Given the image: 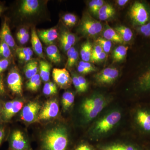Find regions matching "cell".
<instances>
[{
	"mask_svg": "<svg viewBox=\"0 0 150 150\" xmlns=\"http://www.w3.org/2000/svg\"><path fill=\"white\" fill-rule=\"evenodd\" d=\"M69 139L67 129L58 126L48 130L41 139L40 150H67Z\"/></svg>",
	"mask_w": 150,
	"mask_h": 150,
	"instance_id": "6da1fadb",
	"label": "cell"
},
{
	"mask_svg": "<svg viewBox=\"0 0 150 150\" xmlns=\"http://www.w3.org/2000/svg\"><path fill=\"white\" fill-rule=\"evenodd\" d=\"M107 99L100 94L94 95L84 100L81 110L87 121L96 118L107 104Z\"/></svg>",
	"mask_w": 150,
	"mask_h": 150,
	"instance_id": "7a4b0ae2",
	"label": "cell"
},
{
	"mask_svg": "<svg viewBox=\"0 0 150 150\" xmlns=\"http://www.w3.org/2000/svg\"><path fill=\"white\" fill-rule=\"evenodd\" d=\"M129 16L135 27L150 21V5L142 1H136L131 6Z\"/></svg>",
	"mask_w": 150,
	"mask_h": 150,
	"instance_id": "3957f363",
	"label": "cell"
},
{
	"mask_svg": "<svg viewBox=\"0 0 150 150\" xmlns=\"http://www.w3.org/2000/svg\"><path fill=\"white\" fill-rule=\"evenodd\" d=\"M121 118V112L118 110L109 112L97 121L93 128V133L96 135L106 134L119 122Z\"/></svg>",
	"mask_w": 150,
	"mask_h": 150,
	"instance_id": "277c9868",
	"label": "cell"
},
{
	"mask_svg": "<svg viewBox=\"0 0 150 150\" xmlns=\"http://www.w3.org/2000/svg\"><path fill=\"white\" fill-rule=\"evenodd\" d=\"M100 22L95 19L88 13L84 15L82 19L79 29L84 35L94 36L99 34L103 30Z\"/></svg>",
	"mask_w": 150,
	"mask_h": 150,
	"instance_id": "5b68a950",
	"label": "cell"
},
{
	"mask_svg": "<svg viewBox=\"0 0 150 150\" xmlns=\"http://www.w3.org/2000/svg\"><path fill=\"white\" fill-rule=\"evenodd\" d=\"M59 112V106L56 99L49 100L41 108L38 115V120H48L55 118Z\"/></svg>",
	"mask_w": 150,
	"mask_h": 150,
	"instance_id": "8992f818",
	"label": "cell"
},
{
	"mask_svg": "<svg viewBox=\"0 0 150 150\" xmlns=\"http://www.w3.org/2000/svg\"><path fill=\"white\" fill-rule=\"evenodd\" d=\"M41 108L38 103L34 101L28 103L22 110L21 114V120L29 123L35 122L38 120Z\"/></svg>",
	"mask_w": 150,
	"mask_h": 150,
	"instance_id": "52a82bcc",
	"label": "cell"
},
{
	"mask_svg": "<svg viewBox=\"0 0 150 150\" xmlns=\"http://www.w3.org/2000/svg\"><path fill=\"white\" fill-rule=\"evenodd\" d=\"M118 76L119 71L116 68L108 67L96 74L95 79L99 84H110L116 80Z\"/></svg>",
	"mask_w": 150,
	"mask_h": 150,
	"instance_id": "ba28073f",
	"label": "cell"
},
{
	"mask_svg": "<svg viewBox=\"0 0 150 150\" xmlns=\"http://www.w3.org/2000/svg\"><path fill=\"white\" fill-rule=\"evenodd\" d=\"M7 83L9 88L13 93L22 95V80L21 76L16 68L11 69L8 75Z\"/></svg>",
	"mask_w": 150,
	"mask_h": 150,
	"instance_id": "9c48e42d",
	"label": "cell"
},
{
	"mask_svg": "<svg viewBox=\"0 0 150 150\" xmlns=\"http://www.w3.org/2000/svg\"><path fill=\"white\" fill-rule=\"evenodd\" d=\"M54 81L61 88H69L72 83V78L66 69L55 68L52 72Z\"/></svg>",
	"mask_w": 150,
	"mask_h": 150,
	"instance_id": "30bf717a",
	"label": "cell"
},
{
	"mask_svg": "<svg viewBox=\"0 0 150 150\" xmlns=\"http://www.w3.org/2000/svg\"><path fill=\"white\" fill-rule=\"evenodd\" d=\"M9 150H31L21 131L19 130L13 131L10 140Z\"/></svg>",
	"mask_w": 150,
	"mask_h": 150,
	"instance_id": "8fae6325",
	"label": "cell"
},
{
	"mask_svg": "<svg viewBox=\"0 0 150 150\" xmlns=\"http://www.w3.org/2000/svg\"><path fill=\"white\" fill-rule=\"evenodd\" d=\"M22 101L13 100L6 103L2 110L3 119L8 121L21 110L23 106Z\"/></svg>",
	"mask_w": 150,
	"mask_h": 150,
	"instance_id": "7c38bea8",
	"label": "cell"
},
{
	"mask_svg": "<svg viewBox=\"0 0 150 150\" xmlns=\"http://www.w3.org/2000/svg\"><path fill=\"white\" fill-rule=\"evenodd\" d=\"M40 5V2L38 0H24L21 4L18 12L23 16H30L37 13Z\"/></svg>",
	"mask_w": 150,
	"mask_h": 150,
	"instance_id": "4fadbf2b",
	"label": "cell"
},
{
	"mask_svg": "<svg viewBox=\"0 0 150 150\" xmlns=\"http://www.w3.org/2000/svg\"><path fill=\"white\" fill-rule=\"evenodd\" d=\"M137 124L146 132L150 133V110L141 109L136 115Z\"/></svg>",
	"mask_w": 150,
	"mask_h": 150,
	"instance_id": "5bb4252c",
	"label": "cell"
},
{
	"mask_svg": "<svg viewBox=\"0 0 150 150\" xmlns=\"http://www.w3.org/2000/svg\"><path fill=\"white\" fill-rule=\"evenodd\" d=\"M37 33L43 43L49 46L53 44L59 35L57 29L54 28L48 29L38 30Z\"/></svg>",
	"mask_w": 150,
	"mask_h": 150,
	"instance_id": "9a60e30c",
	"label": "cell"
},
{
	"mask_svg": "<svg viewBox=\"0 0 150 150\" xmlns=\"http://www.w3.org/2000/svg\"><path fill=\"white\" fill-rule=\"evenodd\" d=\"M0 40L6 43L10 48L14 49L16 46L15 41L12 35L10 28L6 19L3 23L0 31Z\"/></svg>",
	"mask_w": 150,
	"mask_h": 150,
	"instance_id": "2e32d148",
	"label": "cell"
},
{
	"mask_svg": "<svg viewBox=\"0 0 150 150\" xmlns=\"http://www.w3.org/2000/svg\"><path fill=\"white\" fill-rule=\"evenodd\" d=\"M103 37L106 40L118 43H123L122 38L115 29L110 27L108 25H105L104 30L102 33Z\"/></svg>",
	"mask_w": 150,
	"mask_h": 150,
	"instance_id": "e0dca14e",
	"label": "cell"
},
{
	"mask_svg": "<svg viewBox=\"0 0 150 150\" xmlns=\"http://www.w3.org/2000/svg\"><path fill=\"white\" fill-rule=\"evenodd\" d=\"M31 42L33 49L35 54L40 58L45 59V56L43 53L42 43L40 42L37 32L35 31V29L33 28L31 31Z\"/></svg>",
	"mask_w": 150,
	"mask_h": 150,
	"instance_id": "ac0fdd59",
	"label": "cell"
},
{
	"mask_svg": "<svg viewBox=\"0 0 150 150\" xmlns=\"http://www.w3.org/2000/svg\"><path fill=\"white\" fill-rule=\"evenodd\" d=\"M46 54L48 59L54 64H59L62 60L61 54L56 45H49L46 48Z\"/></svg>",
	"mask_w": 150,
	"mask_h": 150,
	"instance_id": "d6986e66",
	"label": "cell"
},
{
	"mask_svg": "<svg viewBox=\"0 0 150 150\" xmlns=\"http://www.w3.org/2000/svg\"><path fill=\"white\" fill-rule=\"evenodd\" d=\"M121 36L123 42H129L133 39L134 33L129 28L123 25H119L114 28Z\"/></svg>",
	"mask_w": 150,
	"mask_h": 150,
	"instance_id": "ffe728a7",
	"label": "cell"
},
{
	"mask_svg": "<svg viewBox=\"0 0 150 150\" xmlns=\"http://www.w3.org/2000/svg\"><path fill=\"white\" fill-rule=\"evenodd\" d=\"M51 68V64L46 61L41 60L39 62L40 77L44 81H49Z\"/></svg>",
	"mask_w": 150,
	"mask_h": 150,
	"instance_id": "44dd1931",
	"label": "cell"
},
{
	"mask_svg": "<svg viewBox=\"0 0 150 150\" xmlns=\"http://www.w3.org/2000/svg\"><path fill=\"white\" fill-rule=\"evenodd\" d=\"M38 71V64L35 60H30L28 62L24 68V72L25 77L30 79L37 74Z\"/></svg>",
	"mask_w": 150,
	"mask_h": 150,
	"instance_id": "7402d4cb",
	"label": "cell"
},
{
	"mask_svg": "<svg viewBox=\"0 0 150 150\" xmlns=\"http://www.w3.org/2000/svg\"><path fill=\"white\" fill-rule=\"evenodd\" d=\"M129 47L128 46H119L116 47L112 54L113 62H118L123 61L127 55Z\"/></svg>",
	"mask_w": 150,
	"mask_h": 150,
	"instance_id": "603a6c76",
	"label": "cell"
},
{
	"mask_svg": "<svg viewBox=\"0 0 150 150\" xmlns=\"http://www.w3.org/2000/svg\"><path fill=\"white\" fill-rule=\"evenodd\" d=\"M92 49V46L89 41H87L82 44L81 48L80 54L83 61L88 62L90 61Z\"/></svg>",
	"mask_w": 150,
	"mask_h": 150,
	"instance_id": "cb8c5ba5",
	"label": "cell"
},
{
	"mask_svg": "<svg viewBox=\"0 0 150 150\" xmlns=\"http://www.w3.org/2000/svg\"><path fill=\"white\" fill-rule=\"evenodd\" d=\"M75 96L71 91H66L62 97V104L64 110H68L74 101Z\"/></svg>",
	"mask_w": 150,
	"mask_h": 150,
	"instance_id": "d4e9b609",
	"label": "cell"
},
{
	"mask_svg": "<svg viewBox=\"0 0 150 150\" xmlns=\"http://www.w3.org/2000/svg\"><path fill=\"white\" fill-rule=\"evenodd\" d=\"M11 57V51L9 46L3 40H0V59H9Z\"/></svg>",
	"mask_w": 150,
	"mask_h": 150,
	"instance_id": "484cf974",
	"label": "cell"
},
{
	"mask_svg": "<svg viewBox=\"0 0 150 150\" xmlns=\"http://www.w3.org/2000/svg\"><path fill=\"white\" fill-rule=\"evenodd\" d=\"M110 150H143L138 146L134 145L116 144L105 148Z\"/></svg>",
	"mask_w": 150,
	"mask_h": 150,
	"instance_id": "4316f807",
	"label": "cell"
},
{
	"mask_svg": "<svg viewBox=\"0 0 150 150\" xmlns=\"http://www.w3.org/2000/svg\"><path fill=\"white\" fill-rule=\"evenodd\" d=\"M135 29L139 35L150 39V21L141 26L135 27Z\"/></svg>",
	"mask_w": 150,
	"mask_h": 150,
	"instance_id": "83f0119b",
	"label": "cell"
},
{
	"mask_svg": "<svg viewBox=\"0 0 150 150\" xmlns=\"http://www.w3.org/2000/svg\"><path fill=\"white\" fill-rule=\"evenodd\" d=\"M96 42L102 48L105 54L109 53L112 47V42L102 37H99L96 39Z\"/></svg>",
	"mask_w": 150,
	"mask_h": 150,
	"instance_id": "f1b7e54d",
	"label": "cell"
},
{
	"mask_svg": "<svg viewBox=\"0 0 150 150\" xmlns=\"http://www.w3.org/2000/svg\"><path fill=\"white\" fill-rule=\"evenodd\" d=\"M60 39L64 40L66 43L72 46L76 42V38L73 33L68 31L62 32L60 36Z\"/></svg>",
	"mask_w": 150,
	"mask_h": 150,
	"instance_id": "f546056e",
	"label": "cell"
},
{
	"mask_svg": "<svg viewBox=\"0 0 150 150\" xmlns=\"http://www.w3.org/2000/svg\"><path fill=\"white\" fill-rule=\"evenodd\" d=\"M64 23L69 27L74 26L77 21V18L74 14L72 13H67L62 18Z\"/></svg>",
	"mask_w": 150,
	"mask_h": 150,
	"instance_id": "4dcf8cb0",
	"label": "cell"
},
{
	"mask_svg": "<svg viewBox=\"0 0 150 150\" xmlns=\"http://www.w3.org/2000/svg\"><path fill=\"white\" fill-rule=\"evenodd\" d=\"M43 91V93L45 95H53L57 93V88L51 86L49 82L46 83L44 86Z\"/></svg>",
	"mask_w": 150,
	"mask_h": 150,
	"instance_id": "1f68e13d",
	"label": "cell"
},
{
	"mask_svg": "<svg viewBox=\"0 0 150 150\" xmlns=\"http://www.w3.org/2000/svg\"><path fill=\"white\" fill-rule=\"evenodd\" d=\"M79 57V53L77 51H76L74 54L68 57V60L66 65L67 67L69 68L73 67L77 62Z\"/></svg>",
	"mask_w": 150,
	"mask_h": 150,
	"instance_id": "d6a6232c",
	"label": "cell"
},
{
	"mask_svg": "<svg viewBox=\"0 0 150 150\" xmlns=\"http://www.w3.org/2000/svg\"><path fill=\"white\" fill-rule=\"evenodd\" d=\"M113 11H115V9L110 4H105L100 8L97 15L98 16Z\"/></svg>",
	"mask_w": 150,
	"mask_h": 150,
	"instance_id": "836d02e7",
	"label": "cell"
},
{
	"mask_svg": "<svg viewBox=\"0 0 150 150\" xmlns=\"http://www.w3.org/2000/svg\"><path fill=\"white\" fill-rule=\"evenodd\" d=\"M72 83L74 84L76 91L78 93H83L81 87L80 83L78 79V76L76 74H73L72 77Z\"/></svg>",
	"mask_w": 150,
	"mask_h": 150,
	"instance_id": "e575fe53",
	"label": "cell"
},
{
	"mask_svg": "<svg viewBox=\"0 0 150 150\" xmlns=\"http://www.w3.org/2000/svg\"><path fill=\"white\" fill-rule=\"evenodd\" d=\"M79 65H80L82 67L85 68L86 69L88 70L91 73L95 71L96 70V68L88 62H84L83 61H81L79 63Z\"/></svg>",
	"mask_w": 150,
	"mask_h": 150,
	"instance_id": "d590c367",
	"label": "cell"
},
{
	"mask_svg": "<svg viewBox=\"0 0 150 150\" xmlns=\"http://www.w3.org/2000/svg\"><path fill=\"white\" fill-rule=\"evenodd\" d=\"M78 77L80 83L83 93L85 92L87 90L88 88V83L86 80L85 78L83 77L82 76H78Z\"/></svg>",
	"mask_w": 150,
	"mask_h": 150,
	"instance_id": "8d00e7d4",
	"label": "cell"
},
{
	"mask_svg": "<svg viewBox=\"0 0 150 150\" xmlns=\"http://www.w3.org/2000/svg\"><path fill=\"white\" fill-rule=\"evenodd\" d=\"M10 64L9 59H0V74L4 71L8 67Z\"/></svg>",
	"mask_w": 150,
	"mask_h": 150,
	"instance_id": "74e56055",
	"label": "cell"
},
{
	"mask_svg": "<svg viewBox=\"0 0 150 150\" xmlns=\"http://www.w3.org/2000/svg\"><path fill=\"white\" fill-rule=\"evenodd\" d=\"M103 51L100 46L98 44H96L92 49L91 58L99 55Z\"/></svg>",
	"mask_w": 150,
	"mask_h": 150,
	"instance_id": "f35d334b",
	"label": "cell"
},
{
	"mask_svg": "<svg viewBox=\"0 0 150 150\" xmlns=\"http://www.w3.org/2000/svg\"><path fill=\"white\" fill-rule=\"evenodd\" d=\"M106 56V54L103 51L101 54L95 57H92L91 58L90 61L93 63H97V62H101L103 61Z\"/></svg>",
	"mask_w": 150,
	"mask_h": 150,
	"instance_id": "ab89813d",
	"label": "cell"
},
{
	"mask_svg": "<svg viewBox=\"0 0 150 150\" xmlns=\"http://www.w3.org/2000/svg\"><path fill=\"white\" fill-rule=\"evenodd\" d=\"M19 59L22 61L25 62H28L31 60V57L28 54L22 53V52H16Z\"/></svg>",
	"mask_w": 150,
	"mask_h": 150,
	"instance_id": "60d3db41",
	"label": "cell"
},
{
	"mask_svg": "<svg viewBox=\"0 0 150 150\" xmlns=\"http://www.w3.org/2000/svg\"><path fill=\"white\" fill-rule=\"evenodd\" d=\"M105 1L103 0H96V4L93 10L91 12L93 14H97L100 8L104 4Z\"/></svg>",
	"mask_w": 150,
	"mask_h": 150,
	"instance_id": "b9f144b4",
	"label": "cell"
},
{
	"mask_svg": "<svg viewBox=\"0 0 150 150\" xmlns=\"http://www.w3.org/2000/svg\"><path fill=\"white\" fill-rule=\"evenodd\" d=\"M16 52H22L28 54L31 57L33 55V51L29 47H18L16 48Z\"/></svg>",
	"mask_w": 150,
	"mask_h": 150,
	"instance_id": "7bdbcfd3",
	"label": "cell"
},
{
	"mask_svg": "<svg viewBox=\"0 0 150 150\" xmlns=\"http://www.w3.org/2000/svg\"><path fill=\"white\" fill-rule=\"evenodd\" d=\"M115 11H113L110 12L108 13L104 14L98 16V18L100 20L106 21L108 19H109L113 17V16L115 15Z\"/></svg>",
	"mask_w": 150,
	"mask_h": 150,
	"instance_id": "ee69618b",
	"label": "cell"
},
{
	"mask_svg": "<svg viewBox=\"0 0 150 150\" xmlns=\"http://www.w3.org/2000/svg\"><path fill=\"white\" fill-rule=\"evenodd\" d=\"M17 40H18L19 43L21 45L25 44L28 42L29 40L30 35L28 31L25 33L24 35L22 37H17Z\"/></svg>",
	"mask_w": 150,
	"mask_h": 150,
	"instance_id": "f6af8a7d",
	"label": "cell"
},
{
	"mask_svg": "<svg viewBox=\"0 0 150 150\" xmlns=\"http://www.w3.org/2000/svg\"><path fill=\"white\" fill-rule=\"evenodd\" d=\"M40 75L38 74H36L35 75V76H33L32 78L29 79V80H28V81L27 82V83H26V88H27L29 87V86H30L32 85L33 84H34L37 81L40 79Z\"/></svg>",
	"mask_w": 150,
	"mask_h": 150,
	"instance_id": "bcb514c9",
	"label": "cell"
},
{
	"mask_svg": "<svg viewBox=\"0 0 150 150\" xmlns=\"http://www.w3.org/2000/svg\"><path fill=\"white\" fill-rule=\"evenodd\" d=\"M41 80L40 79L37 81L35 83L32 85L30 86L29 87L27 88L28 89L31 91H36L39 89L40 87V85H41Z\"/></svg>",
	"mask_w": 150,
	"mask_h": 150,
	"instance_id": "7dc6e473",
	"label": "cell"
},
{
	"mask_svg": "<svg viewBox=\"0 0 150 150\" xmlns=\"http://www.w3.org/2000/svg\"><path fill=\"white\" fill-rule=\"evenodd\" d=\"M77 70L79 73L83 74H88L91 73L88 70L86 69L85 68L79 65H78Z\"/></svg>",
	"mask_w": 150,
	"mask_h": 150,
	"instance_id": "c3c4849f",
	"label": "cell"
},
{
	"mask_svg": "<svg viewBox=\"0 0 150 150\" xmlns=\"http://www.w3.org/2000/svg\"><path fill=\"white\" fill-rule=\"evenodd\" d=\"M27 32H28L27 29H26L25 28H22L19 30L17 33L16 36L17 37H22Z\"/></svg>",
	"mask_w": 150,
	"mask_h": 150,
	"instance_id": "681fc988",
	"label": "cell"
},
{
	"mask_svg": "<svg viewBox=\"0 0 150 150\" xmlns=\"http://www.w3.org/2000/svg\"><path fill=\"white\" fill-rule=\"evenodd\" d=\"M75 150H92L91 148L88 145L82 144L79 145Z\"/></svg>",
	"mask_w": 150,
	"mask_h": 150,
	"instance_id": "f907efd6",
	"label": "cell"
},
{
	"mask_svg": "<svg viewBox=\"0 0 150 150\" xmlns=\"http://www.w3.org/2000/svg\"><path fill=\"white\" fill-rule=\"evenodd\" d=\"M5 93V89L2 79L0 77V95H3Z\"/></svg>",
	"mask_w": 150,
	"mask_h": 150,
	"instance_id": "816d5d0a",
	"label": "cell"
},
{
	"mask_svg": "<svg viewBox=\"0 0 150 150\" xmlns=\"http://www.w3.org/2000/svg\"><path fill=\"white\" fill-rule=\"evenodd\" d=\"M5 136V130L4 128L0 126V146Z\"/></svg>",
	"mask_w": 150,
	"mask_h": 150,
	"instance_id": "f5cc1de1",
	"label": "cell"
},
{
	"mask_svg": "<svg viewBox=\"0 0 150 150\" xmlns=\"http://www.w3.org/2000/svg\"><path fill=\"white\" fill-rule=\"evenodd\" d=\"M128 0H118L116 1L117 4L120 6H125L127 3L129 2Z\"/></svg>",
	"mask_w": 150,
	"mask_h": 150,
	"instance_id": "db71d44e",
	"label": "cell"
},
{
	"mask_svg": "<svg viewBox=\"0 0 150 150\" xmlns=\"http://www.w3.org/2000/svg\"><path fill=\"white\" fill-rule=\"evenodd\" d=\"M76 51V49H75L74 47H73V46L71 47L69 50L67 51V57H69V56L74 54Z\"/></svg>",
	"mask_w": 150,
	"mask_h": 150,
	"instance_id": "11a10c76",
	"label": "cell"
},
{
	"mask_svg": "<svg viewBox=\"0 0 150 150\" xmlns=\"http://www.w3.org/2000/svg\"><path fill=\"white\" fill-rule=\"evenodd\" d=\"M4 7L2 5H0V15L1 14L4 10Z\"/></svg>",
	"mask_w": 150,
	"mask_h": 150,
	"instance_id": "9f6ffc18",
	"label": "cell"
},
{
	"mask_svg": "<svg viewBox=\"0 0 150 150\" xmlns=\"http://www.w3.org/2000/svg\"><path fill=\"white\" fill-rule=\"evenodd\" d=\"M1 105H0V114H1Z\"/></svg>",
	"mask_w": 150,
	"mask_h": 150,
	"instance_id": "6f0895ef",
	"label": "cell"
},
{
	"mask_svg": "<svg viewBox=\"0 0 150 150\" xmlns=\"http://www.w3.org/2000/svg\"><path fill=\"white\" fill-rule=\"evenodd\" d=\"M105 150H110L108 149H105Z\"/></svg>",
	"mask_w": 150,
	"mask_h": 150,
	"instance_id": "680465c9",
	"label": "cell"
},
{
	"mask_svg": "<svg viewBox=\"0 0 150 150\" xmlns=\"http://www.w3.org/2000/svg\"><path fill=\"white\" fill-rule=\"evenodd\" d=\"M150 150V149H148V150Z\"/></svg>",
	"mask_w": 150,
	"mask_h": 150,
	"instance_id": "91938a15",
	"label": "cell"
}]
</instances>
